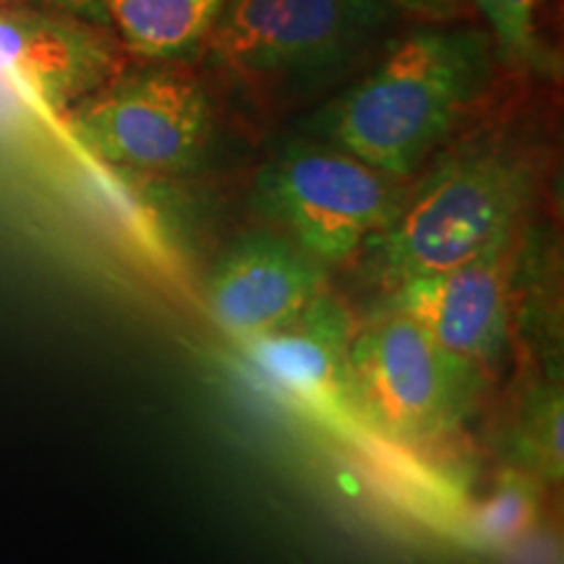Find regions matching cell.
Returning <instances> with one entry per match:
<instances>
[{"mask_svg": "<svg viewBox=\"0 0 564 564\" xmlns=\"http://www.w3.org/2000/svg\"><path fill=\"white\" fill-rule=\"evenodd\" d=\"M494 42L474 26L415 30L308 121L312 137L403 181L491 79Z\"/></svg>", "mask_w": 564, "mask_h": 564, "instance_id": "6da1fadb", "label": "cell"}, {"mask_svg": "<svg viewBox=\"0 0 564 564\" xmlns=\"http://www.w3.org/2000/svg\"><path fill=\"white\" fill-rule=\"evenodd\" d=\"M531 194V165L505 147H468L442 160L366 241L373 274L390 291L510 241Z\"/></svg>", "mask_w": 564, "mask_h": 564, "instance_id": "7a4b0ae2", "label": "cell"}, {"mask_svg": "<svg viewBox=\"0 0 564 564\" xmlns=\"http://www.w3.org/2000/svg\"><path fill=\"white\" fill-rule=\"evenodd\" d=\"M481 384V366L444 348L405 314L384 308L352 335L345 400L394 444H429L457 432Z\"/></svg>", "mask_w": 564, "mask_h": 564, "instance_id": "3957f363", "label": "cell"}, {"mask_svg": "<svg viewBox=\"0 0 564 564\" xmlns=\"http://www.w3.org/2000/svg\"><path fill=\"white\" fill-rule=\"evenodd\" d=\"M398 17L390 0H230L207 53L241 82L306 84L356 63Z\"/></svg>", "mask_w": 564, "mask_h": 564, "instance_id": "277c9868", "label": "cell"}, {"mask_svg": "<svg viewBox=\"0 0 564 564\" xmlns=\"http://www.w3.org/2000/svg\"><path fill=\"white\" fill-rule=\"evenodd\" d=\"M398 178L327 141H293L259 171V215L324 267L348 262L405 199Z\"/></svg>", "mask_w": 564, "mask_h": 564, "instance_id": "5b68a950", "label": "cell"}, {"mask_svg": "<svg viewBox=\"0 0 564 564\" xmlns=\"http://www.w3.org/2000/svg\"><path fill=\"white\" fill-rule=\"evenodd\" d=\"M66 121L95 158L141 173L194 171L215 131L207 91L178 68L112 76L76 102Z\"/></svg>", "mask_w": 564, "mask_h": 564, "instance_id": "8992f818", "label": "cell"}, {"mask_svg": "<svg viewBox=\"0 0 564 564\" xmlns=\"http://www.w3.org/2000/svg\"><path fill=\"white\" fill-rule=\"evenodd\" d=\"M121 74V45L95 21L55 9H0V76L66 116Z\"/></svg>", "mask_w": 564, "mask_h": 564, "instance_id": "52a82bcc", "label": "cell"}, {"mask_svg": "<svg viewBox=\"0 0 564 564\" xmlns=\"http://www.w3.org/2000/svg\"><path fill=\"white\" fill-rule=\"evenodd\" d=\"M327 267L282 232L238 238L209 274L207 303L225 333L249 343L295 319L324 293Z\"/></svg>", "mask_w": 564, "mask_h": 564, "instance_id": "ba28073f", "label": "cell"}, {"mask_svg": "<svg viewBox=\"0 0 564 564\" xmlns=\"http://www.w3.org/2000/svg\"><path fill=\"white\" fill-rule=\"evenodd\" d=\"M510 241L491 246L444 272L400 282L390 288L387 308L421 324L436 343L468 361L478 366L494 361L510 340L505 299Z\"/></svg>", "mask_w": 564, "mask_h": 564, "instance_id": "9c48e42d", "label": "cell"}, {"mask_svg": "<svg viewBox=\"0 0 564 564\" xmlns=\"http://www.w3.org/2000/svg\"><path fill=\"white\" fill-rule=\"evenodd\" d=\"M356 329L335 295L319 293L282 327L246 343L249 358L288 390L316 400L345 398L348 352Z\"/></svg>", "mask_w": 564, "mask_h": 564, "instance_id": "30bf717a", "label": "cell"}, {"mask_svg": "<svg viewBox=\"0 0 564 564\" xmlns=\"http://www.w3.org/2000/svg\"><path fill=\"white\" fill-rule=\"evenodd\" d=\"M230 0H108L126 51L147 61L188 58L207 45Z\"/></svg>", "mask_w": 564, "mask_h": 564, "instance_id": "8fae6325", "label": "cell"}, {"mask_svg": "<svg viewBox=\"0 0 564 564\" xmlns=\"http://www.w3.org/2000/svg\"><path fill=\"white\" fill-rule=\"evenodd\" d=\"M562 423V384L549 382L535 387L518 415L510 440L514 468L523 470L539 484H560L564 474Z\"/></svg>", "mask_w": 564, "mask_h": 564, "instance_id": "7c38bea8", "label": "cell"}, {"mask_svg": "<svg viewBox=\"0 0 564 564\" xmlns=\"http://www.w3.org/2000/svg\"><path fill=\"white\" fill-rule=\"evenodd\" d=\"M474 6L494 34V47L507 61L535 70L549 68V55L535 32L539 0H474Z\"/></svg>", "mask_w": 564, "mask_h": 564, "instance_id": "4fadbf2b", "label": "cell"}, {"mask_svg": "<svg viewBox=\"0 0 564 564\" xmlns=\"http://www.w3.org/2000/svg\"><path fill=\"white\" fill-rule=\"evenodd\" d=\"M535 510H539V481L512 468L499 478L497 491L478 512L476 533L484 535L489 544H510L533 525Z\"/></svg>", "mask_w": 564, "mask_h": 564, "instance_id": "5bb4252c", "label": "cell"}, {"mask_svg": "<svg viewBox=\"0 0 564 564\" xmlns=\"http://www.w3.org/2000/svg\"><path fill=\"white\" fill-rule=\"evenodd\" d=\"M6 6H34V9H55L74 13V17H82L87 21H95V24L108 26V0H0V9Z\"/></svg>", "mask_w": 564, "mask_h": 564, "instance_id": "9a60e30c", "label": "cell"}]
</instances>
